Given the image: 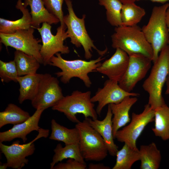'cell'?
Wrapping results in <instances>:
<instances>
[{
    "label": "cell",
    "mask_w": 169,
    "mask_h": 169,
    "mask_svg": "<svg viewBox=\"0 0 169 169\" xmlns=\"http://www.w3.org/2000/svg\"><path fill=\"white\" fill-rule=\"evenodd\" d=\"M89 169H110V167L108 166H105L103 163L94 164L90 163L88 166Z\"/></svg>",
    "instance_id": "obj_34"
},
{
    "label": "cell",
    "mask_w": 169,
    "mask_h": 169,
    "mask_svg": "<svg viewBox=\"0 0 169 169\" xmlns=\"http://www.w3.org/2000/svg\"><path fill=\"white\" fill-rule=\"evenodd\" d=\"M113 114L109 104L105 117L102 120H93L90 117L85 118L88 124L95 130L103 139L108 152L112 156H116L118 146L114 141L112 118Z\"/></svg>",
    "instance_id": "obj_17"
},
{
    "label": "cell",
    "mask_w": 169,
    "mask_h": 169,
    "mask_svg": "<svg viewBox=\"0 0 169 169\" xmlns=\"http://www.w3.org/2000/svg\"><path fill=\"white\" fill-rule=\"evenodd\" d=\"M68 13L64 16V22L67 29L66 32L70 42L76 47L82 46L84 51V56L87 59H90L92 56L93 49L95 50L100 56H103L107 52L106 48L103 50L99 49L94 44L86 30L85 24V15L79 18L75 14L73 9L71 0H64Z\"/></svg>",
    "instance_id": "obj_5"
},
{
    "label": "cell",
    "mask_w": 169,
    "mask_h": 169,
    "mask_svg": "<svg viewBox=\"0 0 169 169\" xmlns=\"http://www.w3.org/2000/svg\"><path fill=\"white\" fill-rule=\"evenodd\" d=\"M137 100L136 97L127 96L119 103L109 104L113 115L112 120L114 139L115 134L119 129L130 122L129 112Z\"/></svg>",
    "instance_id": "obj_18"
},
{
    "label": "cell",
    "mask_w": 169,
    "mask_h": 169,
    "mask_svg": "<svg viewBox=\"0 0 169 169\" xmlns=\"http://www.w3.org/2000/svg\"><path fill=\"white\" fill-rule=\"evenodd\" d=\"M54 154L52 161L50 164V169H53L57 163L67 159H73L82 163L86 164L80 151L79 144L66 145L63 147L60 143H59L54 150Z\"/></svg>",
    "instance_id": "obj_25"
},
{
    "label": "cell",
    "mask_w": 169,
    "mask_h": 169,
    "mask_svg": "<svg viewBox=\"0 0 169 169\" xmlns=\"http://www.w3.org/2000/svg\"><path fill=\"white\" fill-rule=\"evenodd\" d=\"M79 135V146L86 161H100L107 156L108 151L100 135L84 119L75 125Z\"/></svg>",
    "instance_id": "obj_7"
},
{
    "label": "cell",
    "mask_w": 169,
    "mask_h": 169,
    "mask_svg": "<svg viewBox=\"0 0 169 169\" xmlns=\"http://www.w3.org/2000/svg\"><path fill=\"white\" fill-rule=\"evenodd\" d=\"M51 126L49 139L63 142L65 145L79 144V133L76 127L68 129L58 124L54 119L51 120Z\"/></svg>",
    "instance_id": "obj_23"
},
{
    "label": "cell",
    "mask_w": 169,
    "mask_h": 169,
    "mask_svg": "<svg viewBox=\"0 0 169 169\" xmlns=\"http://www.w3.org/2000/svg\"><path fill=\"white\" fill-rule=\"evenodd\" d=\"M18 71L14 60L8 62L0 60V77L3 82H17Z\"/></svg>",
    "instance_id": "obj_31"
},
{
    "label": "cell",
    "mask_w": 169,
    "mask_h": 169,
    "mask_svg": "<svg viewBox=\"0 0 169 169\" xmlns=\"http://www.w3.org/2000/svg\"><path fill=\"white\" fill-rule=\"evenodd\" d=\"M34 29L31 27L28 29L19 30L12 33H0V42L6 48L10 47L34 56L43 64L40 53L42 44H39L42 40L34 37Z\"/></svg>",
    "instance_id": "obj_9"
},
{
    "label": "cell",
    "mask_w": 169,
    "mask_h": 169,
    "mask_svg": "<svg viewBox=\"0 0 169 169\" xmlns=\"http://www.w3.org/2000/svg\"><path fill=\"white\" fill-rule=\"evenodd\" d=\"M123 4H125L128 3H134L137 0H119Z\"/></svg>",
    "instance_id": "obj_37"
},
{
    "label": "cell",
    "mask_w": 169,
    "mask_h": 169,
    "mask_svg": "<svg viewBox=\"0 0 169 169\" xmlns=\"http://www.w3.org/2000/svg\"><path fill=\"white\" fill-rule=\"evenodd\" d=\"M30 116L28 112L17 105L9 104L3 111L0 112V128L8 124L15 125L22 123Z\"/></svg>",
    "instance_id": "obj_27"
},
{
    "label": "cell",
    "mask_w": 169,
    "mask_h": 169,
    "mask_svg": "<svg viewBox=\"0 0 169 169\" xmlns=\"http://www.w3.org/2000/svg\"><path fill=\"white\" fill-rule=\"evenodd\" d=\"M99 4L106 10V19L112 26L122 25L121 11L123 4L119 0H98Z\"/></svg>",
    "instance_id": "obj_30"
},
{
    "label": "cell",
    "mask_w": 169,
    "mask_h": 169,
    "mask_svg": "<svg viewBox=\"0 0 169 169\" xmlns=\"http://www.w3.org/2000/svg\"><path fill=\"white\" fill-rule=\"evenodd\" d=\"M154 127L152 130L155 135L163 141L169 139V107L166 104L154 110Z\"/></svg>",
    "instance_id": "obj_24"
},
{
    "label": "cell",
    "mask_w": 169,
    "mask_h": 169,
    "mask_svg": "<svg viewBox=\"0 0 169 169\" xmlns=\"http://www.w3.org/2000/svg\"><path fill=\"white\" fill-rule=\"evenodd\" d=\"M129 56L128 66L118 84L123 89L131 92L136 84L145 77L151 67L152 61L141 54Z\"/></svg>",
    "instance_id": "obj_13"
},
{
    "label": "cell",
    "mask_w": 169,
    "mask_h": 169,
    "mask_svg": "<svg viewBox=\"0 0 169 169\" xmlns=\"http://www.w3.org/2000/svg\"><path fill=\"white\" fill-rule=\"evenodd\" d=\"M86 164L82 163L73 159L69 158L65 163L60 162L55 165L53 169H85Z\"/></svg>",
    "instance_id": "obj_33"
},
{
    "label": "cell",
    "mask_w": 169,
    "mask_h": 169,
    "mask_svg": "<svg viewBox=\"0 0 169 169\" xmlns=\"http://www.w3.org/2000/svg\"><path fill=\"white\" fill-rule=\"evenodd\" d=\"M153 64L150 73L144 81L142 87L149 94L148 104L155 110L165 104L162 92L169 74L168 45L161 50L157 59Z\"/></svg>",
    "instance_id": "obj_1"
},
{
    "label": "cell",
    "mask_w": 169,
    "mask_h": 169,
    "mask_svg": "<svg viewBox=\"0 0 169 169\" xmlns=\"http://www.w3.org/2000/svg\"><path fill=\"white\" fill-rule=\"evenodd\" d=\"M140 95L138 93L125 90L120 86L118 82L109 79L105 82L102 88L98 89L95 95L91 97V100L94 103L98 102L96 111L100 116L103 109L106 105L119 103L127 96L137 97Z\"/></svg>",
    "instance_id": "obj_14"
},
{
    "label": "cell",
    "mask_w": 169,
    "mask_h": 169,
    "mask_svg": "<svg viewBox=\"0 0 169 169\" xmlns=\"http://www.w3.org/2000/svg\"><path fill=\"white\" fill-rule=\"evenodd\" d=\"M42 74L36 73L18 76L17 82L20 85L18 100L22 104L27 100L31 101L35 96Z\"/></svg>",
    "instance_id": "obj_21"
},
{
    "label": "cell",
    "mask_w": 169,
    "mask_h": 169,
    "mask_svg": "<svg viewBox=\"0 0 169 169\" xmlns=\"http://www.w3.org/2000/svg\"><path fill=\"white\" fill-rule=\"evenodd\" d=\"M145 14V9L136 5L135 3L123 4L121 11L122 25H137Z\"/></svg>",
    "instance_id": "obj_29"
},
{
    "label": "cell",
    "mask_w": 169,
    "mask_h": 169,
    "mask_svg": "<svg viewBox=\"0 0 169 169\" xmlns=\"http://www.w3.org/2000/svg\"><path fill=\"white\" fill-rule=\"evenodd\" d=\"M13 60L19 76L37 73L41 64L34 56L18 50L14 53Z\"/></svg>",
    "instance_id": "obj_26"
},
{
    "label": "cell",
    "mask_w": 169,
    "mask_h": 169,
    "mask_svg": "<svg viewBox=\"0 0 169 169\" xmlns=\"http://www.w3.org/2000/svg\"><path fill=\"white\" fill-rule=\"evenodd\" d=\"M142 0H137V1H139ZM153 2H156L160 3H164L167 1H169V0H150Z\"/></svg>",
    "instance_id": "obj_38"
},
{
    "label": "cell",
    "mask_w": 169,
    "mask_h": 169,
    "mask_svg": "<svg viewBox=\"0 0 169 169\" xmlns=\"http://www.w3.org/2000/svg\"><path fill=\"white\" fill-rule=\"evenodd\" d=\"M7 167L8 166L7 164V163H4L0 165V169H6Z\"/></svg>",
    "instance_id": "obj_39"
},
{
    "label": "cell",
    "mask_w": 169,
    "mask_h": 169,
    "mask_svg": "<svg viewBox=\"0 0 169 169\" xmlns=\"http://www.w3.org/2000/svg\"><path fill=\"white\" fill-rule=\"evenodd\" d=\"M166 21L167 26L168 28V32L169 33V7L167 9L166 14ZM169 49V40L168 44Z\"/></svg>",
    "instance_id": "obj_35"
},
{
    "label": "cell",
    "mask_w": 169,
    "mask_h": 169,
    "mask_svg": "<svg viewBox=\"0 0 169 169\" xmlns=\"http://www.w3.org/2000/svg\"><path fill=\"white\" fill-rule=\"evenodd\" d=\"M44 109L36 110L34 114L25 121L14 125L10 129L0 132V142L10 141L18 138L21 139L23 142L27 140V136L31 132L38 131L40 127L38 124L41 115Z\"/></svg>",
    "instance_id": "obj_16"
},
{
    "label": "cell",
    "mask_w": 169,
    "mask_h": 169,
    "mask_svg": "<svg viewBox=\"0 0 169 169\" xmlns=\"http://www.w3.org/2000/svg\"><path fill=\"white\" fill-rule=\"evenodd\" d=\"M129 59V56L126 53L117 48L110 58L97 67L96 71L106 76L110 79L119 82L126 70Z\"/></svg>",
    "instance_id": "obj_15"
},
{
    "label": "cell",
    "mask_w": 169,
    "mask_h": 169,
    "mask_svg": "<svg viewBox=\"0 0 169 169\" xmlns=\"http://www.w3.org/2000/svg\"><path fill=\"white\" fill-rule=\"evenodd\" d=\"M154 110L147 104L143 111L139 114L133 112L130 123L116 132L115 139L120 142L137 149L136 141L146 126L154 121Z\"/></svg>",
    "instance_id": "obj_11"
},
{
    "label": "cell",
    "mask_w": 169,
    "mask_h": 169,
    "mask_svg": "<svg viewBox=\"0 0 169 169\" xmlns=\"http://www.w3.org/2000/svg\"><path fill=\"white\" fill-rule=\"evenodd\" d=\"M51 28V24L44 22L41 27L36 28L41 36L42 44L40 53L44 66L49 65L51 58L57 53L66 54L70 52L69 47L64 44L68 38L66 25L58 27L55 35L52 34Z\"/></svg>",
    "instance_id": "obj_8"
},
{
    "label": "cell",
    "mask_w": 169,
    "mask_h": 169,
    "mask_svg": "<svg viewBox=\"0 0 169 169\" xmlns=\"http://www.w3.org/2000/svg\"><path fill=\"white\" fill-rule=\"evenodd\" d=\"M64 97L58 79L48 73L42 74L37 93L31 101L36 110L52 107Z\"/></svg>",
    "instance_id": "obj_12"
},
{
    "label": "cell",
    "mask_w": 169,
    "mask_h": 169,
    "mask_svg": "<svg viewBox=\"0 0 169 169\" xmlns=\"http://www.w3.org/2000/svg\"><path fill=\"white\" fill-rule=\"evenodd\" d=\"M91 94L89 91H74L71 95L64 96L52 109L63 113L73 123L79 121L76 116L78 114H82L85 118L97 119L98 115L94 109L95 105L91 100Z\"/></svg>",
    "instance_id": "obj_6"
},
{
    "label": "cell",
    "mask_w": 169,
    "mask_h": 169,
    "mask_svg": "<svg viewBox=\"0 0 169 169\" xmlns=\"http://www.w3.org/2000/svg\"><path fill=\"white\" fill-rule=\"evenodd\" d=\"M114 30L111 36L113 48L120 49L128 55L141 54L152 61L153 54L151 46L138 26L121 25L115 27Z\"/></svg>",
    "instance_id": "obj_2"
},
{
    "label": "cell",
    "mask_w": 169,
    "mask_h": 169,
    "mask_svg": "<svg viewBox=\"0 0 169 169\" xmlns=\"http://www.w3.org/2000/svg\"><path fill=\"white\" fill-rule=\"evenodd\" d=\"M64 0H43L44 5L48 11L57 18L60 25H65L64 22L62 4Z\"/></svg>",
    "instance_id": "obj_32"
},
{
    "label": "cell",
    "mask_w": 169,
    "mask_h": 169,
    "mask_svg": "<svg viewBox=\"0 0 169 169\" xmlns=\"http://www.w3.org/2000/svg\"><path fill=\"white\" fill-rule=\"evenodd\" d=\"M140 169H158L161 160L160 151L156 145L152 142L148 145H142L140 147Z\"/></svg>",
    "instance_id": "obj_22"
},
{
    "label": "cell",
    "mask_w": 169,
    "mask_h": 169,
    "mask_svg": "<svg viewBox=\"0 0 169 169\" xmlns=\"http://www.w3.org/2000/svg\"><path fill=\"white\" fill-rule=\"evenodd\" d=\"M166 88L165 94L166 95H169V74L166 78Z\"/></svg>",
    "instance_id": "obj_36"
},
{
    "label": "cell",
    "mask_w": 169,
    "mask_h": 169,
    "mask_svg": "<svg viewBox=\"0 0 169 169\" xmlns=\"http://www.w3.org/2000/svg\"><path fill=\"white\" fill-rule=\"evenodd\" d=\"M115 164L112 169H131L133 164L140 160L138 149L131 148L126 144L116 153Z\"/></svg>",
    "instance_id": "obj_28"
},
{
    "label": "cell",
    "mask_w": 169,
    "mask_h": 169,
    "mask_svg": "<svg viewBox=\"0 0 169 169\" xmlns=\"http://www.w3.org/2000/svg\"><path fill=\"white\" fill-rule=\"evenodd\" d=\"M49 130L40 128L36 137L31 141L24 144H20L16 141L8 146L0 142V149L7 159L8 167L14 169H20L28 164L29 160L26 157L33 155L35 148L34 142L38 139L47 138Z\"/></svg>",
    "instance_id": "obj_10"
},
{
    "label": "cell",
    "mask_w": 169,
    "mask_h": 169,
    "mask_svg": "<svg viewBox=\"0 0 169 169\" xmlns=\"http://www.w3.org/2000/svg\"><path fill=\"white\" fill-rule=\"evenodd\" d=\"M23 4L31 9V26L34 28H39L41 23H47L50 24H56L59 20L50 13L45 7L43 0H24Z\"/></svg>",
    "instance_id": "obj_19"
},
{
    "label": "cell",
    "mask_w": 169,
    "mask_h": 169,
    "mask_svg": "<svg viewBox=\"0 0 169 169\" xmlns=\"http://www.w3.org/2000/svg\"><path fill=\"white\" fill-rule=\"evenodd\" d=\"M16 8L22 12V17L14 21L0 18V33H12L19 30L28 29L32 27L30 13L28 9L24 7L22 0H18Z\"/></svg>",
    "instance_id": "obj_20"
},
{
    "label": "cell",
    "mask_w": 169,
    "mask_h": 169,
    "mask_svg": "<svg viewBox=\"0 0 169 169\" xmlns=\"http://www.w3.org/2000/svg\"><path fill=\"white\" fill-rule=\"evenodd\" d=\"M61 54L58 53L50 60L49 65L60 69L61 71L55 73L64 84L69 82L71 79L76 77L83 81L87 88L90 87L92 83L88 75L89 73L96 72V69L101 64V61L105 59L100 56L97 59L87 61L77 59L67 60L63 58Z\"/></svg>",
    "instance_id": "obj_3"
},
{
    "label": "cell",
    "mask_w": 169,
    "mask_h": 169,
    "mask_svg": "<svg viewBox=\"0 0 169 169\" xmlns=\"http://www.w3.org/2000/svg\"><path fill=\"white\" fill-rule=\"evenodd\" d=\"M169 7V3L154 7L147 24L141 28L146 39L152 48L153 63L157 59L159 53L168 45L169 33L166 23V14Z\"/></svg>",
    "instance_id": "obj_4"
}]
</instances>
